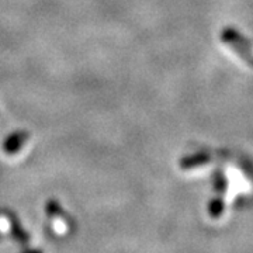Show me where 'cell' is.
Segmentation results:
<instances>
[{
  "label": "cell",
  "instance_id": "6da1fadb",
  "mask_svg": "<svg viewBox=\"0 0 253 253\" xmlns=\"http://www.w3.org/2000/svg\"><path fill=\"white\" fill-rule=\"evenodd\" d=\"M46 215L52 225L55 234L68 235L73 228V221L71 215L65 211L58 200H49L46 203Z\"/></svg>",
  "mask_w": 253,
  "mask_h": 253
},
{
  "label": "cell",
  "instance_id": "7a4b0ae2",
  "mask_svg": "<svg viewBox=\"0 0 253 253\" xmlns=\"http://www.w3.org/2000/svg\"><path fill=\"white\" fill-rule=\"evenodd\" d=\"M0 232L9 234L21 248L30 249V235L13 212L9 211L0 212Z\"/></svg>",
  "mask_w": 253,
  "mask_h": 253
},
{
  "label": "cell",
  "instance_id": "3957f363",
  "mask_svg": "<svg viewBox=\"0 0 253 253\" xmlns=\"http://www.w3.org/2000/svg\"><path fill=\"white\" fill-rule=\"evenodd\" d=\"M28 141H30V132L16 131L6 138V141L3 144V151L9 156H16V155L21 154V151L28 144Z\"/></svg>",
  "mask_w": 253,
  "mask_h": 253
},
{
  "label": "cell",
  "instance_id": "277c9868",
  "mask_svg": "<svg viewBox=\"0 0 253 253\" xmlns=\"http://www.w3.org/2000/svg\"><path fill=\"white\" fill-rule=\"evenodd\" d=\"M0 118H1V114H0Z\"/></svg>",
  "mask_w": 253,
  "mask_h": 253
}]
</instances>
